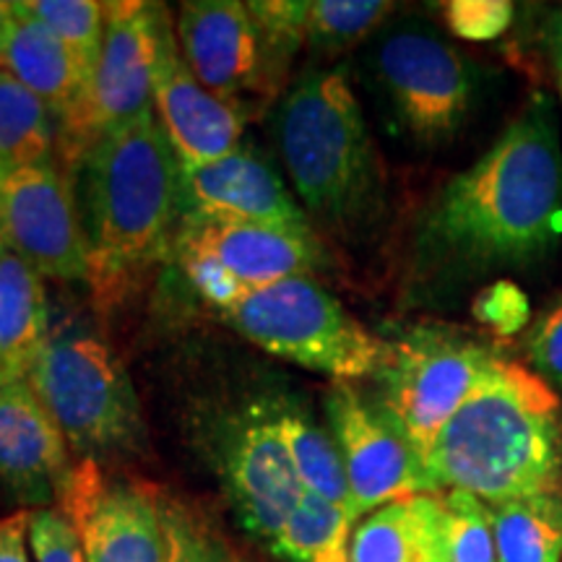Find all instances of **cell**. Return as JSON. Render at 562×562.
Listing matches in <instances>:
<instances>
[{
    "label": "cell",
    "mask_w": 562,
    "mask_h": 562,
    "mask_svg": "<svg viewBox=\"0 0 562 562\" xmlns=\"http://www.w3.org/2000/svg\"><path fill=\"white\" fill-rule=\"evenodd\" d=\"M562 235V149L552 110L531 102L422 222L419 245L451 271L487 273L542 261Z\"/></svg>",
    "instance_id": "cell-1"
},
{
    "label": "cell",
    "mask_w": 562,
    "mask_h": 562,
    "mask_svg": "<svg viewBox=\"0 0 562 562\" xmlns=\"http://www.w3.org/2000/svg\"><path fill=\"white\" fill-rule=\"evenodd\" d=\"M89 245L87 281L100 305L175 248L186 203L182 165L149 104L83 154L70 172Z\"/></svg>",
    "instance_id": "cell-2"
},
{
    "label": "cell",
    "mask_w": 562,
    "mask_h": 562,
    "mask_svg": "<svg viewBox=\"0 0 562 562\" xmlns=\"http://www.w3.org/2000/svg\"><path fill=\"white\" fill-rule=\"evenodd\" d=\"M558 414L552 385L503 357L442 425L422 461L435 487L472 492L487 505L560 492Z\"/></svg>",
    "instance_id": "cell-3"
},
{
    "label": "cell",
    "mask_w": 562,
    "mask_h": 562,
    "mask_svg": "<svg viewBox=\"0 0 562 562\" xmlns=\"http://www.w3.org/2000/svg\"><path fill=\"white\" fill-rule=\"evenodd\" d=\"M277 138L294 191L323 222H364L381 191L378 151L360 100L341 68L318 70L290 89Z\"/></svg>",
    "instance_id": "cell-4"
},
{
    "label": "cell",
    "mask_w": 562,
    "mask_h": 562,
    "mask_svg": "<svg viewBox=\"0 0 562 562\" xmlns=\"http://www.w3.org/2000/svg\"><path fill=\"white\" fill-rule=\"evenodd\" d=\"M222 315L256 347L336 383L378 378L391 360V341L364 328L313 277L252 290Z\"/></svg>",
    "instance_id": "cell-5"
},
{
    "label": "cell",
    "mask_w": 562,
    "mask_h": 562,
    "mask_svg": "<svg viewBox=\"0 0 562 562\" xmlns=\"http://www.w3.org/2000/svg\"><path fill=\"white\" fill-rule=\"evenodd\" d=\"M26 383L81 459L131 453L144 440L131 375L89 328L74 323L53 328Z\"/></svg>",
    "instance_id": "cell-6"
},
{
    "label": "cell",
    "mask_w": 562,
    "mask_h": 562,
    "mask_svg": "<svg viewBox=\"0 0 562 562\" xmlns=\"http://www.w3.org/2000/svg\"><path fill=\"white\" fill-rule=\"evenodd\" d=\"M503 355L446 328H414L391 341V360L375 378L378 406L422 459L448 419L459 412Z\"/></svg>",
    "instance_id": "cell-7"
},
{
    "label": "cell",
    "mask_w": 562,
    "mask_h": 562,
    "mask_svg": "<svg viewBox=\"0 0 562 562\" xmlns=\"http://www.w3.org/2000/svg\"><path fill=\"white\" fill-rule=\"evenodd\" d=\"M102 55L87 91L58 123V161L70 175L91 146L151 104L157 3L112 0Z\"/></svg>",
    "instance_id": "cell-8"
},
{
    "label": "cell",
    "mask_w": 562,
    "mask_h": 562,
    "mask_svg": "<svg viewBox=\"0 0 562 562\" xmlns=\"http://www.w3.org/2000/svg\"><path fill=\"white\" fill-rule=\"evenodd\" d=\"M0 240L42 279L87 281L89 245L79 199L58 159L0 170Z\"/></svg>",
    "instance_id": "cell-9"
},
{
    "label": "cell",
    "mask_w": 562,
    "mask_h": 562,
    "mask_svg": "<svg viewBox=\"0 0 562 562\" xmlns=\"http://www.w3.org/2000/svg\"><path fill=\"white\" fill-rule=\"evenodd\" d=\"M58 508L79 537L83 562H167V505L149 484L104 474L100 461L74 463Z\"/></svg>",
    "instance_id": "cell-10"
},
{
    "label": "cell",
    "mask_w": 562,
    "mask_h": 562,
    "mask_svg": "<svg viewBox=\"0 0 562 562\" xmlns=\"http://www.w3.org/2000/svg\"><path fill=\"white\" fill-rule=\"evenodd\" d=\"M375 63L396 121L417 144L453 138L472 102V70L446 40L398 30L381 42Z\"/></svg>",
    "instance_id": "cell-11"
},
{
    "label": "cell",
    "mask_w": 562,
    "mask_h": 562,
    "mask_svg": "<svg viewBox=\"0 0 562 562\" xmlns=\"http://www.w3.org/2000/svg\"><path fill=\"white\" fill-rule=\"evenodd\" d=\"M331 435L339 446L357 518L414 495H438L425 461L396 430L381 406L349 383H336L326 398Z\"/></svg>",
    "instance_id": "cell-12"
},
{
    "label": "cell",
    "mask_w": 562,
    "mask_h": 562,
    "mask_svg": "<svg viewBox=\"0 0 562 562\" xmlns=\"http://www.w3.org/2000/svg\"><path fill=\"white\" fill-rule=\"evenodd\" d=\"M178 45L193 76L224 102L271 94L273 66L284 60L240 0H188L180 5ZM245 110V108H243Z\"/></svg>",
    "instance_id": "cell-13"
},
{
    "label": "cell",
    "mask_w": 562,
    "mask_h": 562,
    "mask_svg": "<svg viewBox=\"0 0 562 562\" xmlns=\"http://www.w3.org/2000/svg\"><path fill=\"white\" fill-rule=\"evenodd\" d=\"M151 108L182 167L209 165L243 146L245 110L220 100L195 79L180 53L167 5H157Z\"/></svg>",
    "instance_id": "cell-14"
},
{
    "label": "cell",
    "mask_w": 562,
    "mask_h": 562,
    "mask_svg": "<svg viewBox=\"0 0 562 562\" xmlns=\"http://www.w3.org/2000/svg\"><path fill=\"white\" fill-rule=\"evenodd\" d=\"M175 252L220 266L245 294L281 279L313 277L326 261L315 232L214 222L193 214L182 216Z\"/></svg>",
    "instance_id": "cell-15"
},
{
    "label": "cell",
    "mask_w": 562,
    "mask_h": 562,
    "mask_svg": "<svg viewBox=\"0 0 562 562\" xmlns=\"http://www.w3.org/2000/svg\"><path fill=\"white\" fill-rule=\"evenodd\" d=\"M222 469L245 529L273 542L305 495L277 409L256 412L229 432Z\"/></svg>",
    "instance_id": "cell-16"
},
{
    "label": "cell",
    "mask_w": 562,
    "mask_h": 562,
    "mask_svg": "<svg viewBox=\"0 0 562 562\" xmlns=\"http://www.w3.org/2000/svg\"><path fill=\"white\" fill-rule=\"evenodd\" d=\"M74 472L70 446L30 383L0 385V484L26 508H53Z\"/></svg>",
    "instance_id": "cell-17"
},
{
    "label": "cell",
    "mask_w": 562,
    "mask_h": 562,
    "mask_svg": "<svg viewBox=\"0 0 562 562\" xmlns=\"http://www.w3.org/2000/svg\"><path fill=\"white\" fill-rule=\"evenodd\" d=\"M188 214L214 222L261 224V227L313 232L269 161L248 149L199 167H182Z\"/></svg>",
    "instance_id": "cell-18"
},
{
    "label": "cell",
    "mask_w": 562,
    "mask_h": 562,
    "mask_svg": "<svg viewBox=\"0 0 562 562\" xmlns=\"http://www.w3.org/2000/svg\"><path fill=\"white\" fill-rule=\"evenodd\" d=\"M351 562H451L442 495H414L372 510L351 537Z\"/></svg>",
    "instance_id": "cell-19"
},
{
    "label": "cell",
    "mask_w": 562,
    "mask_h": 562,
    "mask_svg": "<svg viewBox=\"0 0 562 562\" xmlns=\"http://www.w3.org/2000/svg\"><path fill=\"white\" fill-rule=\"evenodd\" d=\"M50 331L45 281L0 240V385L30 378Z\"/></svg>",
    "instance_id": "cell-20"
},
{
    "label": "cell",
    "mask_w": 562,
    "mask_h": 562,
    "mask_svg": "<svg viewBox=\"0 0 562 562\" xmlns=\"http://www.w3.org/2000/svg\"><path fill=\"white\" fill-rule=\"evenodd\" d=\"M11 5L16 24H13L11 42L5 47L0 68L16 76L26 89H32L60 123L87 91V70L34 13L26 11L24 3Z\"/></svg>",
    "instance_id": "cell-21"
},
{
    "label": "cell",
    "mask_w": 562,
    "mask_h": 562,
    "mask_svg": "<svg viewBox=\"0 0 562 562\" xmlns=\"http://www.w3.org/2000/svg\"><path fill=\"white\" fill-rule=\"evenodd\" d=\"M58 159V117L16 76L0 68V170Z\"/></svg>",
    "instance_id": "cell-22"
},
{
    "label": "cell",
    "mask_w": 562,
    "mask_h": 562,
    "mask_svg": "<svg viewBox=\"0 0 562 562\" xmlns=\"http://www.w3.org/2000/svg\"><path fill=\"white\" fill-rule=\"evenodd\" d=\"M497 562H562V492L490 505Z\"/></svg>",
    "instance_id": "cell-23"
},
{
    "label": "cell",
    "mask_w": 562,
    "mask_h": 562,
    "mask_svg": "<svg viewBox=\"0 0 562 562\" xmlns=\"http://www.w3.org/2000/svg\"><path fill=\"white\" fill-rule=\"evenodd\" d=\"M277 419L305 492L355 513L347 469H344L334 435L323 430L318 422L311 417V412H305L302 406H277Z\"/></svg>",
    "instance_id": "cell-24"
},
{
    "label": "cell",
    "mask_w": 562,
    "mask_h": 562,
    "mask_svg": "<svg viewBox=\"0 0 562 562\" xmlns=\"http://www.w3.org/2000/svg\"><path fill=\"white\" fill-rule=\"evenodd\" d=\"M355 529V513L305 492L271 547L290 562H351Z\"/></svg>",
    "instance_id": "cell-25"
},
{
    "label": "cell",
    "mask_w": 562,
    "mask_h": 562,
    "mask_svg": "<svg viewBox=\"0 0 562 562\" xmlns=\"http://www.w3.org/2000/svg\"><path fill=\"white\" fill-rule=\"evenodd\" d=\"M393 11L385 0H307L305 45L315 53H347Z\"/></svg>",
    "instance_id": "cell-26"
},
{
    "label": "cell",
    "mask_w": 562,
    "mask_h": 562,
    "mask_svg": "<svg viewBox=\"0 0 562 562\" xmlns=\"http://www.w3.org/2000/svg\"><path fill=\"white\" fill-rule=\"evenodd\" d=\"M24 5L79 58L91 79L102 55L108 5L94 0H30Z\"/></svg>",
    "instance_id": "cell-27"
},
{
    "label": "cell",
    "mask_w": 562,
    "mask_h": 562,
    "mask_svg": "<svg viewBox=\"0 0 562 562\" xmlns=\"http://www.w3.org/2000/svg\"><path fill=\"white\" fill-rule=\"evenodd\" d=\"M451 562H497L495 529L490 505L463 490L442 495Z\"/></svg>",
    "instance_id": "cell-28"
},
{
    "label": "cell",
    "mask_w": 562,
    "mask_h": 562,
    "mask_svg": "<svg viewBox=\"0 0 562 562\" xmlns=\"http://www.w3.org/2000/svg\"><path fill=\"white\" fill-rule=\"evenodd\" d=\"M516 5L510 0H451L442 3V19L456 37L490 42L508 32Z\"/></svg>",
    "instance_id": "cell-29"
},
{
    "label": "cell",
    "mask_w": 562,
    "mask_h": 562,
    "mask_svg": "<svg viewBox=\"0 0 562 562\" xmlns=\"http://www.w3.org/2000/svg\"><path fill=\"white\" fill-rule=\"evenodd\" d=\"M524 355L547 385H562V294L547 305L524 336Z\"/></svg>",
    "instance_id": "cell-30"
},
{
    "label": "cell",
    "mask_w": 562,
    "mask_h": 562,
    "mask_svg": "<svg viewBox=\"0 0 562 562\" xmlns=\"http://www.w3.org/2000/svg\"><path fill=\"white\" fill-rule=\"evenodd\" d=\"M30 544L34 562H83L79 537L60 508L30 510Z\"/></svg>",
    "instance_id": "cell-31"
},
{
    "label": "cell",
    "mask_w": 562,
    "mask_h": 562,
    "mask_svg": "<svg viewBox=\"0 0 562 562\" xmlns=\"http://www.w3.org/2000/svg\"><path fill=\"white\" fill-rule=\"evenodd\" d=\"M474 318L501 336H513L529 323V300L513 281H495L484 286L474 300Z\"/></svg>",
    "instance_id": "cell-32"
},
{
    "label": "cell",
    "mask_w": 562,
    "mask_h": 562,
    "mask_svg": "<svg viewBox=\"0 0 562 562\" xmlns=\"http://www.w3.org/2000/svg\"><path fill=\"white\" fill-rule=\"evenodd\" d=\"M167 529H170L167 562H229L224 547L178 505H167Z\"/></svg>",
    "instance_id": "cell-33"
},
{
    "label": "cell",
    "mask_w": 562,
    "mask_h": 562,
    "mask_svg": "<svg viewBox=\"0 0 562 562\" xmlns=\"http://www.w3.org/2000/svg\"><path fill=\"white\" fill-rule=\"evenodd\" d=\"M30 510L0 518V562H32Z\"/></svg>",
    "instance_id": "cell-34"
},
{
    "label": "cell",
    "mask_w": 562,
    "mask_h": 562,
    "mask_svg": "<svg viewBox=\"0 0 562 562\" xmlns=\"http://www.w3.org/2000/svg\"><path fill=\"white\" fill-rule=\"evenodd\" d=\"M13 24H16V16H13V5L5 3V0H0V66H3L5 47H9V42H11Z\"/></svg>",
    "instance_id": "cell-35"
},
{
    "label": "cell",
    "mask_w": 562,
    "mask_h": 562,
    "mask_svg": "<svg viewBox=\"0 0 562 562\" xmlns=\"http://www.w3.org/2000/svg\"><path fill=\"white\" fill-rule=\"evenodd\" d=\"M547 40H550V47H560L562 50V9L550 19V26H547Z\"/></svg>",
    "instance_id": "cell-36"
},
{
    "label": "cell",
    "mask_w": 562,
    "mask_h": 562,
    "mask_svg": "<svg viewBox=\"0 0 562 562\" xmlns=\"http://www.w3.org/2000/svg\"><path fill=\"white\" fill-rule=\"evenodd\" d=\"M552 60H554V74H558V89L562 100V50L560 47H552Z\"/></svg>",
    "instance_id": "cell-37"
}]
</instances>
